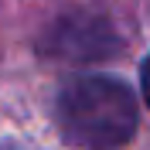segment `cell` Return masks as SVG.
Listing matches in <instances>:
<instances>
[{
  "instance_id": "6da1fadb",
  "label": "cell",
  "mask_w": 150,
  "mask_h": 150,
  "mask_svg": "<svg viewBox=\"0 0 150 150\" xmlns=\"http://www.w3.org/2000/svg\"><path fill=\"white\" fill-rule=\"evenodd\" d=\"M58 123L75 147L116 150L137 133V99L116 79L79 75L58 96Z\"/></svg>"
},
{
  "instance_id": "7a4b0ae2",
  "label": "cell",
  "mask_w": 150,
  "mask_h": 150,
  "mask_svg": "<svg viewBox=\"0 0 150 150\" xmlns=\"http://www.w3.org/2000/svg\"><path fill=\"white\" fill-rule=\"evenodd\" d=\"M51 45H55L58 55H72V58H103L109 55L116 41H112L109 28L96 17H65L55 24V34H51Z\"/></svg>"
},
{
  "instance_id": "3957f363",
  "label": "cell",
  "mask_w": 150,
  "mask_h": 150,
  "mask_svg": "<svg viewBox=\"0 0 150 150\" xmlns=\"http://www.w3.org/2000/svg\"><path fill=\"white\" fill-rule=\"evenodd\" d=\"M140 82H143V99H147V106H150V55H147V62H143V68H140Z\"/></svg>"
}]
</instances>
